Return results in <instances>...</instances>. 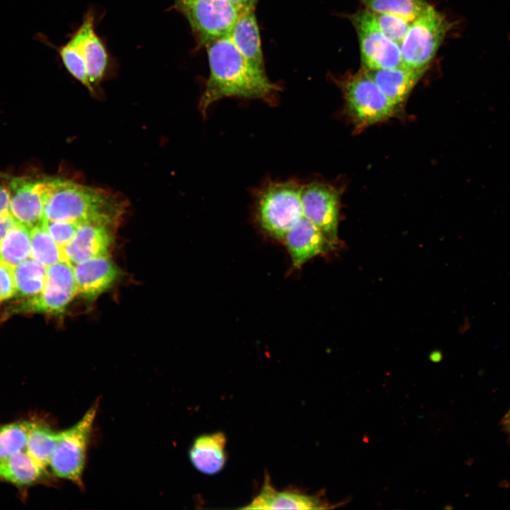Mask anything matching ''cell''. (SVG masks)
<instances>
[{
    "label": "cell",
    "instance_id": "f1b7e54d",
    "mask_svg": "<svg viewBox=\"0 0 510 510\" xmlns=\"http://www.w3.org/2000/svg\"><path fill=\"white\" fill-rule=\"evenodd\" d=\"M81 224L82 223L46 220H43L42 222V226L61 249L72 241Z\"/></svg>",
    "mask_w": 510,
    "mask_h": 510
},
{
    "label": "cell",
    "instance_id": "1f68e13d",
    "mask_svg": "<svg viewBox=\"0 0 510 510\" xmlns=\"http://www.w3.org/2000/svg\"><path fill=\"white\" fill-rule=\"evenodd\" d=\"M10 193L7 186L0 183V215L9 212Z\"/></svg>",
    "mask_w": 510,
    "mask_h": 510
},
{
    "label": "cell",
    "instance_id": "ba28073f",
    "mask_svg": "<svg viewBox=\"0 0 510 510\" xmlns=\"http://www.w3.org/2000/svg\"><path fill=\"white\" fill-rule=\"evenodd\" d=\"M76 295L78 292L74 267L67 261H60L47 267L46 282L42 292L21 302L16 311L60 313Z\"/></svg>",
    "mask_w": 510,
    "mask_h": 510
},
{
    "label": "cell",
    "instance_id": "d6986e66",
    "mask_svg": "<svg viewBox=\"0 0 510 510\" xmlns=\"http://www.w3.org/2000/svg\"><path fill=\"white\" fill-rule=\"evenodd\" d=\"M226 443V437L222 432L197 437L189 450V458L193 465L206 475L220 472L227 459L225 450Z\"/></svg>",
    "mask_w": 510,
    "mask_h": 510
},
{
    "label": "cell",
    "instance_id": "7402d4cb",
    "mask_svg": "<svg viewBox=\"0 0 510 510\" xmlns=\"http://www.w3.org/2000/svg\"><path fill=\"white\" fill-rule=\"evenodd\" d=\"M60 439V432L45 424L30 421L26 450L41 466L49 465L51 456Z\"/></svg>",
    "mask_w": 510,
    "mask_h": 510
},
{
    "label": "cell",
    "instance_id": "d590c367",
    "mask_svg": "<svg viewBox=\"0 0 510 510\" xmlns=\"http://www.w3.org/2000/svg\"><path fill=\"white\" fill-rule=\"evenodd\" d=\"M257 0H252V2L255 4Z\"/></svg>",
    "mask_w": 510,
    "mask_h": 510
},
{
    "label": "cell",
    "instance_id": "ffe728a7",
    "mask_svg": "<svg viewBox=\"0 0 510 510\" xmlns=\"http://www.w3.org/2000/svg\"><path fill=\"white\" fill-rule=\"evenodd\" d=\"M45 471L26 449L0 460V478L18 485L39 480Z\"/></svg>",
    "mask_w": 510,
    "mask_h": 510
},
{
    "label": "cell",
    "instance_id": "ac0fdd59",
    "mask_svg": "<svg viewBox=\"0 0 510 510\" xmlns=\"http://www.w3.org/2000/svg\"><path fill=\"white\" fill-rule=\"evenodd\" d=\"M228 35L249 62L259 69L265 70L259 28L254 7L239 13Z\"/></svg>",
    "mask_w": 510,
    "mask_h": 510
},
{
    "label": "cell",
    "instance_id": "4fadbf2b",
    "mask_svg": "<svg viewBox=\"0 0 510 510\" xmlns=\"http://www.w3.org/2000/svg\"><path fill=\"white\" fill-rule=\"evenodd\" d=\"M283 239L295 268H300L332 247L317 227L305 216L290 229Z\"/></svg>",
    "mask_w": 510,
    "mask_h": 510
},
{
    "label": "cell",
    "instance_id": "603a6c76",
    "mask_svg": "<svg viewBox=\"0 0 510 510\" xmlns=\"http://www.w3.org/2000/svg\"><path fill=\"white\" fill-rule=\"evenodd\" d=\"M30 257V230L17 223L0 242V261L15 266Z\"/></svg>",
    "mask_w": 510,
    "mask_h": 510
},
{
    "label": "cell",
    "instance_id": "e575fe53",
    "mask_svg": "<svg viewBox=\"0 0 510 510\" xmlns=\"http://www.w3.org/2000/svg\"><path fill=\"white\" fill-rule=\"evenodd\" d=\"M192 0H176L177 5L183 11Z\"/></svg>",
    "mask_w": 510,
    "mask_h": 510
},
{
    "label": "cell",
    "instance_id": "2e32d148",
    "mask_svg": "<svg viewBox=\"0 0 510 510\" xmlns=\"http://www.w3.org/2000/svg\"><path fill=\"white\" fill-rule=\"evenodd\" d=\"M426 69H414L403 64L390 69H368L366 74L396 106L402 103Z\"/></svg>",
    "mask_w": 510,
    "mask_h": 510
},
{
    "label": "cell",
    "instance_id": "30bf717a",
    "mask_svg": "<svg viewBox=\"0 0 510 510\" xmlns=\"http://www.w3.org/2000/svg\"><path fill=\"white\" fill-rule=\"evenodd\" d=\"M301 200L304 216L317 227L334 246L338 242V192L329 184L312 182L302 185Z\"/></svg>",
    "mask_w": 510,
    "mask_h": 510
},
{
    "label": "cell",
    "instance_id": "52a82bcc",
    "mask_svg": "<svg viewBox=\"0 0 510 510\" xmlns=\"http://www.w3.org/2000/svg\"><path fill=\"white\" fill-rule=\"evenodd\" d=\"M358 38L364 69H390L402 64L400 46L377 26L373 13L360 11L351 16Z\"/></svg>",
    "mask_w": 510,
    "mask_h": 510
},
{
    "label": "cell",
    "instance_id": "8992f818",
    "mask_svg": "<svg viewBox=\"0 0 510 510\" xmlns=\"http://www.w3.org/2000/svg\"><path fill=\"white\" fill-rule=\"evenodd\" d=\"M450 28L446 18L430 6L411 23L400 46L402 64L414 69H426Z\"/></svg>",
    "mask_w": 510,
    "mask_h": 510
},
{
    "label": "cell",
    "instance_id": "5b68a950",
    "mask_svg": "<svg viewBox=\"0 0 510 510\" xmlns=\"http://www.w3.org/2000/svg\"><path fill=\"white\" fill-rule=\"evenodd\" d=\"M346 108L354 125L363 128L384 121L396 112V106L364 71L341 84Z\"/></svg>",
    "mask_w": 510,
    "mask_h": 510
},
{
    "label": "cell",
    "instance_id": "7c38bea8",
    "mask_svg": "<svg viewBox=\"0 0 510 510\" xmlns=\"http://www.w3.org/2000/svg\"><path fill=\"white\" fill-rule=\"evenodd\" d=\"M113 225L84 222L72 241L62 248L63 259L72 266L98 257L108 256Z\"/></svg>",
    "mask_w": 510,
    "mask_h": 510
},
{
    "label": "cell",
    "instance_id": "9a60e30c",
    "mask_svg": "<svg viewBox=\"0 0 510 510\" xmlns=\"http://www.w3.org/2000/svg\"><path fill=\"white\" fill-rule=\"evenodd\" d=\"M332 508L329 504L318 495L304 493L277 491L268 477L262 488L252 501L244 509H325Z\"/></svg>",
    "mask_w": 510,
    "mask_h": 510
},
{
    "label": "cell",
    "instance_id": "8d00e7d4",
    "mask_svg": "<svg viewBox=\"0 0 510 510\" xmlns=\"http://www.w3.org/2000/svg\"><path fill=\"white\" fill-rule=\"evenodd\" d=\"M1 300H0V302H1Z\"/></svg>",
    "mask_w": 510,
    "mask_h": 510
},
{
    "label": "cell",
    "instance_id": "83f0119b",
    "mask_svg": "<svg viewBox=\"0 0 510 510\" xmlns=\"http://www.w3.org/2000/svg\"><path fill=\"white\" fill-rule=\"evenodd\" d=\"M372 13L377 26L383 34L400 46L412 23L388 13Z\"/></svg>",
    "mask_w": 510,
    "mask_h": 510
},
{
    "label": "cell",
    "instance_id": "7a4b0ae2",
    "mask_svg": "<svg viewBox=\"0 0 510 510\" xmlns=\"http://www.w3.org/2000/svg\"><path fill=\"white\" fill-rule=\"evenodd\" d=\"M124 203L114 194L61 178L45 177L43 220L113 225Z\"/></svg>",
    "mask_w": 510,
    "mask_h": 510
},
{
    "label": "cell",
    "instance_id": "277c9868",
    "mask_svg": "<svg viewBox=\"0 0 510 510\" xmlns=\"http://www.w3.org/2000/svg\"><path fill=\"white\" fill-rule=\"evenodd\" d=\"M98 408L94 404L75 424L60 432L49 465L53 473L82 486V475L92 428Z\"/></svg>",
    "mask_w": 510,
    "mask_h": 510
},
{
    "label": "cell",
    "instance_id": "44dd1931",
    "mask_svg": "<svg viewBox=\"0 0 510 510\" xmlns=\"http://www.w3.org/2000/svg\"><path fill=\"white\" fill-rule=\"evenodd\" d=\"M16 295L19 298H31L40 294L44 288L47 267L31 257L13 266Z\"/></svg>",
    "mask_w": 510,
    "mask_h": 510
},
{
    "label": "cell",
    "instance_id": "3957f363",
    "mask_svg": "<svg viewBox=\"0 0 510 510\" xmlns=\"http://www.w3.org/2000/svg\"><path fill=\"white\" fill-rule=\"evenodd\" d=\"M302 185L295 181L272 182L257 196L258 221L268 234L283 239L287 232L303 216Z\"/></svg>",
    "mask_w": 510,
    "mask_h": 510
},
{
    "label": "cell",
    "instance_id": "4316f807",
    "mask_svg": "<svg viewBox=\"0 0 510 510\" xmlns=\"http://www.w3.org/2000/svg\"><path fill=\"white\" fill-rule=\"evenodd\" d=\"M59 54L69 74L91 91H94L89 81L85 59L79 45L73 36L69 42L60 47Z\"/></svg>",
    "mask_w": 510,
    "mask_h": 510
},
{
    "label": "cell",
    "instance_id": "9c48e42d",
    "mask_svg": "<svg viewBox=\"0 0 510 510\" xmlns=\"http://www.w3.org/2000/svg\"><path fill=\"white\" fill-rule=\"evenodd\" d=\"M183 11L206 45L228 35L240 13L228 0H192Z\"/></svg>",
    "mask_w": 510,
    "mask_h": 510
},
{
    "label": "cell",
    "instance_id": "836d02e7",
    "mask_svg": "<svg viewBox=\"0 0 510 510\" xmlns=\"http://www.w3.org/2000/svg\"><path fill=\"white\" fill-rule=\"evenodd\" d=\"M503 430L510 436V409L504 415L501 422Z\"/></svg>",
    "mask_w": 510,
    "mask_h": 510
},
{
    "label": "cell",
    "instance_id": "e0dca14e",
    "mask_svg": "<svg viewBox=\"0 0 510 510\" xmlns=\"http://www.w3.org/2000/svg\"><path fill=\"white\" fill-rule=\"evenodd\" d=\"M94 18L88 15L73 35L79 45L86 61L89 81L94 87L103 79L108 65V54L94 30Z\"/></svg>",
    "mask_w": 510,
    "mask_h": 510
},
{
    "label": "cell",
    "instance_id": "d6a6232c",
    "mask_svg": "<svg viewBox=\"0 0 510 510\" xmlns=\"http://www.w3.org/2000/svg\"><path fill=\"white\" fill-rule=\"evenodd\" d=\"M232 4L240 13L247 8L254 7V4L252 0H228Z\"/></svg>",
    "mask_w": 510,
    "mask_h": 510
},
{
    "label": "cell",
    "instance_id": "484cf974",
    "mask_svg": "<svg viewBox=\"0 0 510 510\" xmlns=\"http://www.w3.org/2000/svg\"><path fill=\"white\" fill-rule=\"evenodd\" d=\"M30 421L0 426V460L26 449Z\"/></svg>",
    "mask_w": 510,
    "mask_h": 510
},
{
    "label": "cell",
    "instance_id": "6da1fadb",
    "mask_svg": "<svg viewBox=\"0 0 510 510\" xmlns=\"http://www.w3.org/2000/svg\"><path fill=\"white\" fill-rule=\"evenodd\" d=\"M208 57L210 74L199 102L203 116L214 103L226 97L274 102L278 86L268 79L265 70L244 58L229 35L208 45Z\"/></svg>",
    "mask_w": 510,
    "mask_h": 510
},
{
    "label": "cell",
    "instance_id": "5bb4252c",
    "mask_svg": "<svg viewBox=\"0 0 510 510\" xmlns=\"http://www.w3.org/2000/svg\"><path fill=\"white\" fill-rule=\"evenodd\" d=\"M73 267L78 294L89 299L96 298L110 288L119 274L108 256L90 259Z\"/></svg>",
    "mask_w": 510,
    "mask_h": 510
},
{
    "label": "cell",
    "instance_id": "f546056e",
    "mask_svg": "<svg viewBox=\"0 0 510 510\" xmlns=\"http://www.w3.org/2000/svg\"><path fill=\"white\" fill-rule=\"evenodd\" d=\"M15 295L13 266L0 261V300H5Z\"/></svg>",
    "mask_w": 510,
    "mask_h": 510
},
{
    "label": "cell",
    "instance_id": "4dcf8cb0",
    "mask_svg": "<svg viewBox=\"0 0 510 510\" xmlns=\"http://www.w3.org/2000/svg\"><path fill=\"white\" fill-rule=\"evenodd\" d=\"M17 223L10 212L0 215V242Z\"/></svg>",
    "mask_w": 510,
    "mask_h": 510
},
{
    "label": "cell",
    "instance_id": "cb8c5ba5",
    "mask_svg": "<svg viewBox=\"0 0 510 510\" xmlns=\"http://www.w3.org/2000/svg\"><path fill=\"white\" fill-rule=\"evenodd\" d=\"M368 11L388 13L412 23L430 7L425 0H362Z\"/></svg>",
    "mask_w": 510,
    "mask_h": 510
},
{
    "label": "cell",
    "instance_id": "d4e9b609",
    "mask_svg": "<svg viewBox=\"0 0 510 510\" xmlns=\"http://www.w3.org/2000/svg\"><path fill=\"white\" fill-rule=\"evenodd\" d=\"M30 257L46 267L64 261L61 248L42 224L30 229Z\"/></svg>",
    "mask_w": 510,
    "mask_h": 510
},
{
    "label": "cell",
    "instance_id": "8fae6325",
    "mask_svg": "<svg viewBox=\"0 0 510 510\" xmlns=\"http://www.w3.org/2000/svg\"><path fill=\"white\" fill-rule=\"evenodd\" d=\"M45 178L19 176L8 180L9 212L18 223L30 230L43 221Z\"/></svg>",
    "mask_w": 510,
    "mask_h": 510
}]
</instances>
